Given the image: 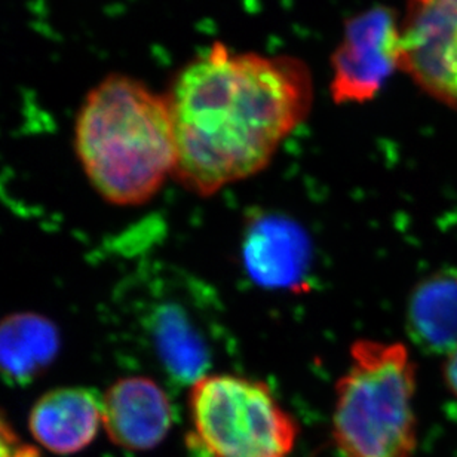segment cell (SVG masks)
Returning a JSON list of instances; mask_svg holds the SVG:
<instances>
[{
    "label": "cell",
    "mask_w": 457,
    "mask_h": 457,
    "mask_svg": "<svg viewBox=\"0 0 457 457\" xmlns=\"http://www.w3.org/2000/svg\"><path fill=\"white\" fill-rule=\"evenodd\" d=\"M165 97L176 145L172 176L208 198L272 162L312 109V75L297 58L217 42L181 69Z\"/></svg>",
    "instance_id": "1"
},
{
    "label": "cell",
    "mask_w": 457,
    "mask_h": 457,
    "mask_svg": "<svg viewBox=\"0 0 457 457\" xmlns=\"http://www.w3.org/2000/svg\"><path fill=\"white\" fill-rule=\"evenodd\" d=\"M75 147L91 185L107 203H147L176 168L167 97L131 76H107L80 106Z\"/></svg>",
    "instance_id": "2"
},
{
    "label": "cell",
    "mask_w": 457,
    "mask_h": 457,
    "mask_svg": "<svg viewBox=\"0 0 457 457\" xmlns=\"http://www.w3.org/2000/svg\"><path fill=\"white\" fill-rule=\"evenodd\" d=\"M336 383L333 440L343 457H414L416 365L400 342L352 343Z\"/></svg>",
    "instance_id": "3"
},
{
    "label": "cell",
    "mask_w": 457,
    "mask_h": 457,
    "mask_svg": "<svg viewBox=\"0 0 457 457\" xmlns=\"http://www.w3.org/2000/svg\"><path fill=\"white\" fill-rule=\"evenodd\" d=\"M190 445L207 457H288L299 428L268 383L207 374L190 385Z\"/></svg>",
    "instance_id": "4"
},
{
    "label": "cell",
    "mask_w": 457,
    "mask_h": 457,
    "mask_svg": "<svg viewBox=\"0 0 457 457\" xmlns=\"http://www.w3.org/2000/svg\"><path fill=\"white\" fill-rule=\"evenodd\" d=\"M400 71L429 97L457 111V0H405Z\"/></svg>",
    "instance_id": "5"
},
{
    "label": "cell",
    "mask_w": 457,
    "mask_h": 457,
    "mask_svg": "<svg viewBox=\"0 0 457 457\" xmlns=\"http://www.w3.org/2000/svg\"><path fill=\"white\" fill-rule=\"evenodd\" d=\"M331 69L336 103L373 100L400 69V17L391 8L376 6L347 20Z\"/></svg>",
    "instance_id": "6"
},
{
    "label": "cell",
    "mask_w": 457,
    "mask_h": 457,
    "mask_svg": "<svg viewBox=\"0 0 457 457\" xmlns=\"http://www.w3.org/2000/svg\"><path fill=\"white\" fill-rule=\"evenodd\" d=\"M172 422L171 401L154 378H120L103 396V425L109 438L122 449H154L165 440Z\"/></svg>",
    "instance_id": "7"
},
{
    "label": "cell",
    "mask_w": 457,
    "mask_h": 457,
    "mask_svg": "<svg viewBox=\"0 0 457 457\" xmlns=\"http://www.w3.org/2000/svg\"><path fill=\"white\" fill-rule=\"evenodd\" d=\"M306 233L286 217H251L242 237V260L253 281L269 290L297 288L308 272Z\"/></svg>",
    "instance_id": "8"
},
{
    "label": "cell",
    "mask_w": 457,
    "mask_h": 457,
    "mask_svg": "<svg viewBox=\"0 0 457 457\" xmlns=\"http://www.w3.org/2000/svg\"><path fill=\"white\" fill-rule=\"evenodd\" d=\"M103 398L87 387H58L40 396L29 416L31 436L58 454L79 453L97 436Z\"/></svg>",
    "instance_id": "9"
},
{
    "label": "cell",
    "mask_w": 457,
    "mask_h": 457,
    "mask_svg": "<svg viewBox=\"0 0 457 457\" xmlns=\"http://www.w3.org/2000/svg\"><path fill=\"white\" fill-rule=\"evenodd\" d=\"M405 327L411 342L434 355L457 347V268L423 278L410 293Z\"/></svg>",
    "instance_id": "10"
},
{
    "label": "cell",
    "mask_w": 457,
    "mask_h": 457,
    "mask_svg": "<svg viewBox=\"0 0 457 457\" xmlns=\"http://www.w3.org/2000/svg\"><path fill=\"white\" fill-rule=\"evenodd\" d=\"M159 361L177 382L192 385L207 376L212 349L203 330L179 304L159 306L150 321Z\"/></svg>",
    "instance_id": "11"
},
{
    "label": "cell",
    "mask_w": 457,
    "mask_h": 457,
    "mask_svg": "<svg viewBox=\"0 0 457 457\" xmlns=\"http://www.w3.org/2000/svg\"><path fill=\"white\" fill-rule=\"evenodd\" d=\"M60 351V333L48 318L13 313L0 321V371L27 383L48 369Z\"/></svg>",
    "instance_id": "12"
},
{
    "label": "cell",
    "mask_w": 457,
    "mask_h": 457,
    "mask_svg": "<svg viewBox=\"0 0 457 457\" xmlns=\"http://www.w3.org/2000/svg\"><path fill=\"white\" fill-rule=\"evenodd\" d=\"M0 457H44L15 434L0 410Z\"/></svg>",
    "instance_id": "13"
},
{
    "label": "cell",
    "mask_w": 457,
    "mask_h": 457,
    "mask_svg": "<svg viewBox=\"0 0 457 457\" xmlns=\"http://www.w3.org/2000/svg\"><path fill=\"white\" fill-rule=\"evenodd\" d=\"M443 376H445V382L450 392L457 398V347L454 351L450 352L445 358Z\"/></svg>",
    "instance_id": "14"
}]
</instances>
